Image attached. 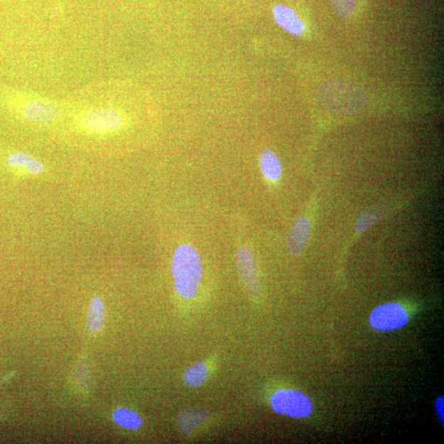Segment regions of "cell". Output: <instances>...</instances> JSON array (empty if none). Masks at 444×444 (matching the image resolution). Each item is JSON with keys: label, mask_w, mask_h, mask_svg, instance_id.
Returning a JSON list of instances; mask_svg holds the SVG:
<instances>
[{"label": "cell", "mask_w": 444, "mask_h": 444, "mask_svg": "<svg viewBox=\"0 0 444 444\" xmlns=\"http://www.w3.org/2000/svg\"><path fill=\"white\" fill-rule=\"evenodd\" d=\"M112 421L117 426L129 431L139 430L144 425L143 418L139 412L127 407H119L114 410Z\"/></svg>", "instance_id": "obj_13"}, {"label": "cell", "mask_w": 444, "mask_h": 444, "mask_svg": "<svg viewBox=\"0 0 444 444\" xmlns=\"http://www.w3.org/2000/svg\"><path fill=\"white\" fill-rule=\"evenodd\" d=\"M377 221V216L375 213L367 212L360 216L354 224L355 232L363 233L372 226Z\"/></svg>", "instance_id": "obj_17"}, {"label": "cell", "mask_w": 444, "mask_h": 444, "mask_svg": "<svg viewBox=\"0 0 444 444\" xmlns=\"http://www.w3.org/2000/svg\"><path fill=\"white\" fill-rule=\"evenodd\" d=\"M369 320L374 330L390 332L404 327L409 321V315L404 305L390 302L376 307Z\"/></svg>", "instance_id": "obj_5"}, {"label": "cell", "mask_w": 444, "mask_h": 444, "mask_svg": "<svg viewBox=\"0 0 444 444\" xmlns=\"http://www.w3.org/2000/svg\"><path fill=\"white\" fill-rule=\"evenodd\" d=\"M106 323V307L100 296H94L89 304L87 318L88 330L97 333L102 330Z\"/></svg>", "instance_id": "obj_12"}, {"label": "cell", "mask_w": 444, "mask_h": 444, "mask_svg": "<svg viewBox=\"0 0 444 444\" xmlns=\"http://www.w3.org/2000/svg\"><path fill=\"white\" fill-rule=\"evenodd\" d=\"M270 404L276 414L296 419L310 416L313 409L309 396L295 389H283L276 391L271 396Z\"/></svg>", "instance_id": "obj_4"}, {"label": "cell", "mask_w": 444, "mask_h": 444, "mask_svg": "<svg viewBox=\"0 0 444 444\" xmlns=\"http://www.w3.org/2000/svg\"><path fill=\"white\" fill-rule=\"evenodd\" d=\"M209 369L205 362H200L190 365L183 374V381L190 388H198L208 378Z\"/></svg>", "instance_id": "obj_15"}, {"label": "cell", "mask_w": 444, "mask_h": 444, "mask_svg": "<svg viewBox=\"0 0 444 444\" xmlns=\"http://www.w3.org/2000/svg\"><path fill=\"white\" fill-rule=\"evenodd\" d=\"M8 163L10 166L24 170L30 175H41L45 170L43 161L24 151H16L10 154L8 156Z\"/></svg>", "instance_id": "obj_10"}, {"label": "cell", "mask_w": 444, "mask_h": 444, "mask_svg": "<svg viewBox=\"0 0 444 444\" xmlns=\"http://www.w3.org/2000/svg\"><path fill=\"white\" fill-rule=\"evenodd\" d=\"M81 109L76 114L78 129L89 135L104 136L119 131L124 124V117L116 107L103 102Z\"/></svg>", "instance_id": "obj_2"}, {"label": "cell", "mask_w": 444, "mask_h": 444, "mask_svg": "<svg viewBox=\"0 0 444 444\" xmlns=\"http://www.w3.org/2000/svg\"><path fill=\"white\" fill-rule=\"evenodd\" d=\"M15 102V104H18L20 114L28 121L36 124L55 122L63 112L59 103L33 94L18 95Z\"/></svg>", "instance_id": "obj_3"}, {"label": "cell", "mask_w": 444, "mask_h": 444, "mask_svg": "<svg viewBox=\"0 0 444 444\" xmlns=\"http://www.w3.org/2000/svg\"><path fill=\"white\" fill-rule=\"evenodd\" d=\"M331 3L338 15L347 18L352 16L357 9V0H331Z\"/></svg>", "instance_id": "obj_16"}, {"label": "cell", "mask_w": 444, "mask_h": 444, "mask_svg": "<svg viewBox=\"0 0 444 444\" xmlns=\"http://www.w3.org/2000/svg\"><path fill=\"white\" fill-rule=\"evenodd\" d=\"M444 398L443 396H440L435 401V409L436 411V414L438 417V420L442 423L443 426L444 421Z\"/></svg>", "instance_id": "obj_18"}, {"label": "cell", "mask_w": 444, "mask_h": 444, "mask_svg": "<svg viewBox=\"0 0 444 444\" xmlns=\"http://www.w3.org/2000/svg\"><path fill=\"white\" fill-rule=\"evenodd\" d=\"M208 418L207 411L201 408H191L183 411L178 417V426L182 432L190 435L195 428L205 423Z\"/></svg>", "instance_id": "obj_14"}, {"label": "cell", "mask_w": 444, "mask_h": 444, "mask_svg": "<svg viewBox=\"0 0 444 444\" xmlns=\"http://www.w3.org/2000/svg\"><path fill=\"white\" fill-rule=\"evenodd\" d=\"M273 12L276 23L281 28L295 36H300L304 33L305 24L291 8L278 4L274 8Z\"/></svg>", "instance_id": "obj_9"}, {"label": "cell", "mask_w": 444, "mask_h": 444, "mask_svg": "<svg viewBox=\"0 0 444 444\" xmlns=\"http://www.w3.org/2000/svg\"><path fill=\"white\" fill-rule=\"evenodd\" d=\"M327 87L340 97H320L323 104H327V107L341 109V103L342 100V109H355V108H362L365 104V97L362 91L359 88L353 87L351 85L342 82H330L323 85Z\"/></svg>", "instance_id": "obj_6"}, {"label": "cell", "mask_w": 444, "mask_h": 444, "mask_svg": "<svg viewBox=\"0 0 444 444\" xmlns=\"http://www.w3.org/2000/svg\"><path fill=\"white\" fill-rule=\"evenodd\" d=\"M237 264L239 278L245 290L250 296L258 297L261 286L257 263L251 250L247 247L239 248L237 253Z\"/></svg>", "instance_id": "obj_7"}, {"label": "cell", "mask_w": 444, "mask_h": 444, "mask_svg": "<svg viewBox=\"0 0 444 444\" xmlns=\"http://www.w3.org/2000/svg\"><path fill=\"white\" fill-rule=\"evenodd\" d=\"M311 222L307 217L303 216L297 218L291 228L287 247L289 252L294 256H299L307 247L310 242L311 234Z\"/></svg>", "instance_id": "obj_8"}, {"label": "cell", "mask_w": 444, "mask_h": 444, "mask_svg": "<svg viewBox=\"0 0 444 444\" xmlns=\"http://www.w3.org/2000/svg\"><path fill=\"white\" fill-rule=\"evenodd\" d=\"M259 166L265 179L271 183L280 180L282 175V166L278 154L271 150H265L260 155Z\"/></svg>", "instance_id": "obj_11"}, {"label": "cell", "mask_w": 444, "mask_h": 444, "mask_svg": "<svg viewBox=\"0 0 444 444\" xmlns=\"http://www.w3.org/2000/svg\"><path fill=\"white\" fill-rule=\"evenodd\" d=\"M171 275L175 291L185 300L197 295L203 276L200 253L189 244H182L175 249L171 260Z\"/></svg>", "instance_id": "obj_1"}]
</instances>
